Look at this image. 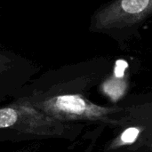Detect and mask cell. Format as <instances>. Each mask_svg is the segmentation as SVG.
Masks as SVG:
<instances>
[{"instance_id":"5","label":"cell","mask_w":152,"mask_h":152,"mask_svg":"<svg viewBox=\"0 0 152 152\" xmlns=\"http://www.w3.org/2000/svg\"><path fill=\"white\" fill-rule=\"evenodd\" d=\"M17 112L11 108L0 110V128L12 126L17 120Z\"/></svg>"},{"instance_id":"4","label":"cell","mask_w":152,"mask_h":152,"mask_svg":"<svg viewBox=\"0 0 152 152\" xmlns=\"http://www.w3.org/2000/svg\"><path fill=\"white\" fill-rule=\"evenodd\" d=\"M142 133V128L139 126H131L125 129L118 137H116L110 144L109 150H117L125 146L132 145L136 142Z\"/></svg>"},{"instance_id":"1","label":"cell","mask_w":152,"mask_h":152,"mask_svg":"<svg viewBox=\"0 0 152 152\" xmlns=\"http://www.w3.org/2000/svg\"><path fill=\"white\" fill-rule=\"evenodd\" d=\"M152 15V0H114L99 9L92 30L108 31L135 26Z\"/></svg>"},{"instance_id":"2","label":"cell","mask_w":152,"mask_h":152,"mask_svg":"<svg viewBox=\"0 0 152 152\" xmlns=\"http://www.w3.org/2000/svg\"><path fill=\"white\" fill-rule=\"evenodd\" d=\"M47 110L56 118L72 120L101 121L116 123L111 118L115 113L122 110L120 108L101 106L79 94L59 95L50 100Z\"/></svg>"},{"instance_id":"3","label":"cell","mask_w":152,"mask_h":152,"mask_svg":"<svg viewBox=\"0 0 152 152\" xmlns=\"http://www.w3.org/2000/svg\"><path fill=\"white\" fill-rule=\"evenodd\" d=\"M127 87V80L124 77L115 75L106 79L101 88L103 94H105L112 102H117L125 96Z\"/></svg>"}]
</instances>
